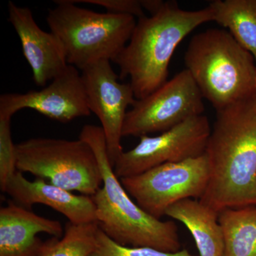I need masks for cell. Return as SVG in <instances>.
I'll return each instance as SVG.
<instances>
[{
	"mask_svg": "<svg viewBox=\"0 0 256 256\" xmlns=\"http://www.w3.org/2000/svg\"><path fill=\"white\" fill-rule=\"evenodd\" d=\"M214 21L208 5L195 11L181 9L175 1L164 2L150 16L139 18L130 40L114 60L120 78L129 77L136 100L168 82L169 65L178 45L202 24Z\"/></svg>",
	"mask_w": 256,
	"mask_h": 256,
	"instance_id": "7a4b0ae2",
	"label": "cell"
},
{
	"mask_svg": "<svg viewBox=\"0 0 256 256\" xmlns=\"http://www.w3.org/2000/svg\"><path fill=\"white\" fill-rule=\"evenodd\" d=\"M205 154L210 178L200 201L218 213L256 206V94L216 111Z\"/></svg>",
	"mask_w": 256,
	"mask_h": 256,
	"instance_id": "6da1fadb",
	"label": "cell"
},
{
	"mask_svg": "<svg viewBox=\"0 0 256 256\" xmlns=\"http://www.w3.org/2000/svg\"><path fill=\"white\" fill-rule=\"evenodd\" d=\"M82 82L90 112L100 120L108 154L114 166L124 152L121 146L122 127L128 106L136 101L130 82H119L108 60H100L82 70Z\"/></svg>",
	"mask_w": 256,
	"mask_h": 256,
	"instance_id": "30bf717a",
	"label": "cell"
},
{
	"mask_svg": "<svg viewBox=\"0 0 256 256\" xmlns=\"http://www.w3.org/2000/svg\"><path fill=\"white\" fill-rule=\"evenodd\" d=\"M11 118L0 117V188L4 192L10 178L16 170V144L11 134Z\"/></svg>",
	"mask_w": 256,
	"mask_h": 256,
	"instance_id": "ffe728a7",
	"label": "cell"
},
{
	"mask_svg": "<svg viewBox=\"0 0 256 256\" xmlns=\"http://www.w3.org/2000/svg\"><path fill=\"white\" fill-rule=\"evenodd\" d=\"M79 138L92 146L102 174V186L92 196L99 228L124 246L151 248L166 252L181 250L176 224L148 214L133 201L114 174L102 128L86 124Z\"/></svg>",
	"mask_w": 256,
	"mask_h": 256,
	"instance_id": "3957f363",
	"label": "cell"
},
{
	"mask_svg": "<svg viewBox=\"0 0 256 256\" xmlns=\"http://www.w3.org/2000/svg\"><path fill=\"white\" fill-rule=\"evenodd\" d=\"M97 223L75 225L68 222L63 237L42 256H90L96 244Z\"/></svg>",
	"mask_w": 256,
	"mask_h": 256,
	"instance_id": "ac0fdd59",
	"label": "cell"
},
{
	"mask_svg": "<svg viewBox=\"0 0 256 256\" xmlns=\"http://www.w3.org/2000/svg\"><path fill=\"white\" fill-rule=\"evenodd\" d=\"M203 96L184 69L149 96L136 100L128 110L122 138L164 132L204 112Z\"/></svg>",
	"mask_w": 256,
	"mask_h": 256,
	"instance_id": "ba28073f",
	"label": "cell"
},
{
	"mask_svg": "<svg viewBox=\"0 0 256 256\" xmlns=\"http://www.w3.org/2000/svg\"><path fill=\"white\" fill-rule=\"evenodd\" d=\"M210 178V163L204 153L120 180L138 206L148 214L161 220L176 202L186 198L200 200L206 192Z\"/></svg>",
	"mask_w": 256,
	"mask_h": 256,
	"instance_id": "52a82bcc",
	"label": "cell"
},
{
	"mask_svg": "<svg viewBox=\"0 0 256 256\" xmlns=\"http://www.w3.org/2000/svg\"><path fill=\"white\" fill-rule=\"evenodd\" d=\"M10 22L18 34L24 56L28 60L35 84L44 86L64 73L68 66L63 44L52 32L43 31L28 8L8 2Z\"/></svg>",
	"mask_w": 256,
	"mask_h": 256,
	"instance_id": "4fadbf2b",
	"label": "cell"
},
{
	"mask_svg": "<svg viewBox=\"0 0 256 256\" xmlns=\"http://www.w3.org/2000/svg\"><path fill=\"white\" fill-rule=\"evenodd\" d=\"M218 214L195 198L176 202L166 212V216L181 222L188 229L200 256H224V236Z\"/></svg>",
	"mask_w": 256,
	"mask_h": 256,
	"instance_id": "9a60e30c",
	"label": "cell"
},
{
	"mask_svg": "<svg viewBox=\"0 0 256 256\" xmlns=\"http://www.w3.org/2000/svg\"><path fill=\"white\" fill-rule=\"evenodd\" d=\"M210 6L214 22L228 28L256 62V0H215Z\"/></svg>",
	"mask_w": 256,
	"mask_h": 256,
	"instance_id": "2e32d148",
	"label": "cell"
},
{
	"mask_svg": "<svg viewBox=\"0 0 256 256\" xmlns=\"http://www.w3.org/2000/svg\"><path fill=\"white\" fill-rule=\"evenodd\" d=\"M73 3H87L101 6L107 10V12L128 14L139 18L146 16L141 0H78Z\"/></svg>",
	"mask_w": 256,
	"mask_h": 256,
	"instance_id": "44dd1931",
	"label": "cell"
},
{
	"mask_svg": "<svg viewBox=\"0 0 256 256\" xmlns=\"http://www.w3.org/2000/svg\"><path fill=\"white\" fill-rule=\"evenodd\" d=\"M16 170L69 192L92 196L102 186L92 146L80 138H32L16 144Z\"/></svg>",
	"mask_w": 256,
	"mask_h": 256,
	"instance_id": "8992f818",
	"label": "cell"
},
{
	"mask_svg": "<svg viewBox=\"0 0 256 256\" xmlns=\"http://www.w3.org/2000/svg\"><path fill=\"white\" fill-rule=\"evenodd\" d=\"M212 128L204 114L195 116L156 136H142L114 162L119 178L142 174L159 165L178 162L204 154Z\"/></svg>",
	"mask_w": 256,
	"mask_h": 256,
	"instance_id": "9c48e42d",
	"label": "cell"
},
{
	"mask_svg": "<svg viewBox=\"0 0 256 256\" xmlns=\"http://www.w3.org/2000/svg\"><path fill=\"white\" fill-rule=\"evenodd\" d=\"M58 220L13 201L0 210V256H42L64 236Z\"/></svg>",
	"mask_w": 256,
	"mask_h": 256,
	"instance_id": "7c38bea8",
	"label": "cell"
},
{
	"mask_svg": "<svg viewBox=\"0 0 256 256\" xmlns=\"http://www.w3.org/2000/svg\"><path fill=\"white\" fill-rule=\"evenodd\" d=\"M24 108L33 109L62 124L92 114L82 75L70 65L42 90L0 96V117L12 118Z\"/></svg>",
	"mask_w": 256,
	"mask_h": 256,
	"instance_id": "8fae6325",
	"label": "cell"
},
{
	"mask_svg": "<svg viewBox=\"0 0 256 256\" xmlns=\"http://www.w3.org/2000/svg\"><path fill=\"white\" fill-rule=\"evenodd\" d=\"M4 193L28 210L37 204L50 206L75 225L97 223L96 205L92 196L74 194L41 178L30 181L18 170L6 184Z\"/></svg>",
	"mask_w": 256,
	"mask_h": 256,
	"instance_id": "5bb4252c",
	"label": "cell"
},
{
	"mask_svg": "<svg viewBox=\"0 0 256 256\" xmlns=\"http://www.w3.org/2000/svg\"><path fill=\"white\" fill-rule=\"evenodd\" d=\"M218 222L224 240V256H256V206L226 208Z\"/></svg>",
	"mask_w": 256,
	"mask_h": 256,
	"instance_id": "e0dca14e",
	"label": "cell"
},
{
	"mask_svg": "<svg viewBox=\"0 0 256 256\" xmlns=\"http://www.w3.org/2000/svg\"><path fill=\"white\" fill-rule=\"evenodd\" d=\"M46 22L63 44L68 65L84 70L88 66L114 62L128 44L136 28V18L100 13L79 8L70 0L54 1Z\"/></svg>",
	"mask_w": 256,
	"mask_h": 256,
	"instance_id": "5b68a950",
	"label": "cell"
},
{
	"mask_svg": "<svg viewBox=\"0 0 256 256\" xmlns=\"http://www.w3.org/2000/svg\"><path fill=\"white\" fill-rule=\"evenodd\" d=\"M184 63L216 111L256 94L255 58L226 30L210 28L194 35Z\"/></svg>",
	"mask_w": 256,
	"mask_h": 256,
	"instance_id": "277c9868",
	"label": "cell"
},
{
	"mask_svg": "<svg viewBox=\"0 0 256 256\" xmlns=\"http://www.w3.org/2000/svg\"><path fill=\"white\" fill-rule=\"evenodd\" d=\"M90 256H196L186 249L166 252L146 247L124 246L112 240L98 227L96 244Z\"/></svg>",
	"mask_w": 256,
	"mask_h": 256,
	"instance_id": "d6986e66",
	"label": "cell"
}]
</instances>
